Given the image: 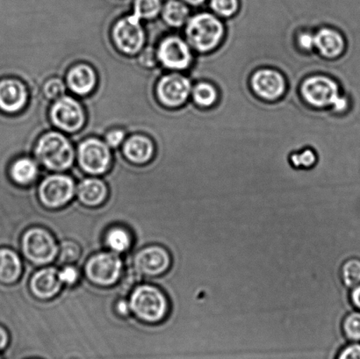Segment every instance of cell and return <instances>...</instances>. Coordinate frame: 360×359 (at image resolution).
Instances as JSON below:
<instances>
[{
    "label": "cell",
    "mask_w": 360,
    "mask_h": 359,
    "mask_svg": "<svg viewBox=\"0 0 360 359\" xmlns=\"http://www.w3.org/2000/svg\"><path fill=\"white\" fill-rule=\"evenodd\" d=\"M34 156L49 170L63 171L72 167L75 152L70 141L63 133L49 131L41 135L34 147Z\"/></svg>",
    "instance_id": "6da1fadb"
},
{
    "label": "cell",
    "mask_w": 360,
    "mask_h": 359,
    "mask_svg": "<svg viewBox=\"0 0 360 359\" xmlns=\"http://www.w3.org/2000/svg\"><path fill=\"white\" fill-rule=\"evenodd\" d=\"M130 308L137 318L150 323H160L170 313V302L160 288L143 284L134 290Z\"/></svg>",
    "instance_id": "7a4b0ae2"
},
{
    "label": "cell",
    "mask_w": 360,
    "mask_h": 359,
    "mask_svg": "<svg viewBox=\"0 0 360 359\" xmlns=\"http://www.w3.org/2000/svg\"><path fill=\"white\" fill-rule=\"evenodd\" d=\"M302 96L309 104L316 107L333 105L335 110H347L348 100L340 96L336 82L326 77H312L306 79L302 86Z\"/></svg>",
    "instance_id": "3957f363"
},
{
    "label": "cell",
    "mask_w": 360,
    "mask_h": 359,
    "mask_svg": "<svg viewBox=\"0 0 360 359\" xmlns=\"http://www.w3.org/2000/svg\"><path fill=\"white\" fill-rule=\"evenodd\" d=\"M128 266V273L139 283L143 276L158 277L167 273L171 268L172 256L163 246H148L137 252Z\"/></svg>",
    "instance_id": "277c9868"
},
{
    "label": "cell",
    "mask_w": 360,
    "mask_h": 359,
    "mask_svg": "<svg viewBox=\"0 0 360 359\" xmlns=\"http://www.w3.org/2000/svg\"><path fill=\"white\" fill-rule=\"evenodd\" d=\"M224 26L214 15L200 13L193 16L186 27V37L197 51L204 52L217 47L224 35Z\"/></svg>",
    "instance_id": "5b68a950"
},
{
    "label": "cell",
    "mask_w": 360,
    "mask_h": 359,
    "mask_svg": "<svg viewBox=\"0 0 360 359\" xmlns=\"http://www.w3.org/2000/svg\"><path fill=\"white\" fill-rule=\"evenodd\" d=\"M21 252L27 261L35 266H44L54 261L58 254V246L44 228H32L23 235Z\"/></svg>",
    "instance_id": "8992f818"
},
{
    "label": "cell",
    "mask_w": 360,
    "mask_h": 359,
    "mask_svg": "<svg viewBox=\"0 0 360 359\" xmlns=\"http://www.w3.org/2000/svg\"><path fill=\"white\" fill-rule=\"evenodd\" d=\"M111 39L115 48L122 54L135 56L142 51L146 38L140 20L131 14L116 20L112 27Z\"/></svg>",
    "instance_id": "52a82bcc"
},
{
    "label": "cell",
    "mask_w": 360,
    "mask_h": 359,
    "mask_svg": "<svg viewBox=\"0 0 360 359\" xmlns=\"http://www.w3.org/2000/svg\"><path fill=\"white\" fill-rule=\"evenodd\" d=\"M112 158L110 148L97 137H88L77 147L80 167L89 174L104 175L110 168Z\"/></svg>",
    "instance_id": "ba28073f"
},
{
    "label": "cell",
    "mask_w": 360,
    "mask_h": 359,
    "mask_svg": "<svg viewBox=\"0 0 360 359\" xmlns=\"http://www.w3.org/2000/svg\"><path fill=\"white\" fill-rule=\"evenodd\" d=\"M122 260L115 252H101L91 256L84 265L87 279L101 287L117 282L122 270Z\"/></svg>",
    "instance_id": "9c48e42d"
},
{
    "label": "cell",
    "mask_w": 360,
    "mask_h": 359,
    "mask_svg": "<svg viewBox=\"0 0 360 359\" xmlns=\"http://www.w3.org/2000/svg\"><path fill=\"white\" fill-rule=\"evenodd\" d=\"M49 118L56 128L68 133L79 132L86 122L82 104L70 96H63L56 100L49 112Z\"/></svg>",
    "instance_id": "30bf717a"
},
{
    "label": "cell",
    "mask_w": 360,
    "mask_h": 359,
    "mask_svg": "<svg viewBox=\"0 0 360 359\" xmlns=\"http://www.w3.org/2000/svg\"><path fill=\"white\" fill-rule=\"evenodd\" d=\"M75 183L66 175H51L45 178L38 188L42 204L49 209L65 206L72 199Z\"/></svg>",
    "instance_id": "8fae6325"
},
{
    "label": "cell",
    "mask_w": 360,
    "mask_h": 359,
    "mask_svg": "<svg viewBox=\"0 0 360 359\" xmlns=\"http://www.w3.org/2000/svg\"><path fill=\"white\" fill-rule=\"evenodd\" d=\"M158 100L165 107H179L188 98L191 83L186 77L172 73L160 77L156 84Z\"/></svg>",
    "instance_id": "7c38bea8"
},
{
    "label": "cell",
    "mask_w": 360,
    "mask_h": 359,
    "mask_svg": "<svg viewBox=\"0 0 360 359\" xmlns=\"http://www.w3.org/2000/svg\"><path fill=\"white\" fill-rule=\"evenodd\" d=\"M30 100V90L20 79L0 80V111L8 115L19 114Z\"/></svg>",
    "instance_id": "4fadbf2b"
},
{
    "label": "cell",
    "mask_w": 360,
    "mask_h": 359,
    "mask_svg": "<svg viewBox=\"0 0 360 359\" xmlns=\"http://www.w3.org/2000/svg\"><path fill=\"white\" fill-rule=\"evenodd\" d=\"M158 58L168 69L183 70L190 65L192 55L188 45L176 37L164 39L157 51Z\"/></svg>",
    "instance_id": "5bb4252c"
},
{
    "label": "cell",
    "mask_w": 360,
    "mask_h": 359,
    "mask_svg": "<svg viewBox=\"0 0 360 359\" xmlns=\"http://www.w3.org/2000/svg\"><path fill=\"white\" fill-rule=\"evenodd\" d=\"M66 84L72 93L83 97L93 93L98 84L96 70L88 63H76L66 74Z\"/></svg>",
    "instance_id": "9a60e30c"
},
{
    "label": "cell",
    "mask_w": 360,
    "mask_h": 359,
    "mask_svg": "<svg viewBox=\"0 0 360 359\" xmlns=\"http://www.w3.org/2000/svg\"><path fill=\"white\" fill-rule=\"evenodd\" d=\"M254 91L264 100H274L285 91V80L274 70H261L254 74L252 80Z\"/></svg>",
    "instance_id": "2e32d148"
},
{
    "label": "cell",
    "mask_w": 360,
    "mask_h": 359,
    "mask_svg": "<svg viewBox=\"0 0 360 359\" xmlns=\"http://www.w3.org/2000/svg\"><path fill=\"white\" fill-rule=\"evenodd\" d=\"M62 285L58 270L56 267H46L38 270L33 274L30 281L32 293L41 300H48L56 296L61 290Z\"/></svg>",
    "instance_id": "e0dca14e"
},
{
    "label": "cell",
    "mask_w": 360,
    "mask_h": 359,
    "mask_svg": "<svg viewBox=\"0 0 360 359\" xmlns=\"http://www.w3.org/2000/svg\"><path fill=\"white\" fill-rule=\"evenodd\" d=\"M122 153L130 163L146 164L154 157L155 144L153 139L144 133H133L123 144Z\"/></svg>",
    "instance_id": "ac0fdd59"
},
{
    "label": "cell",
    "mask_w": 360,
    "mask_h": 359,
    "mask_svg": "<svg viewBox=\"0 0 360 359\" xmlns=\"http://www.w3.org/2000/svg\"><path fill=\"white\" fill-rule=\"evenodd\" d=\"M108 188L104 181L95 178L84 179L77 188L79 202L87 207L101 205L107 198Z\"/></svg>",
    "instance_id": "d6986e66"
},
{
    "label": "cell",
    "mask_w": 360,
    "mask_h": 359,
    "mask_svg": "<svg viewBox=\"0 0 360 359\" xmlns=\"http://www.w3.org/2000/svg\"><path fill=\"white\" fill-rule=\"evenodd\" d=\"M315 46L323 56L335 58L344 52L345 41L338 32L323 28L315 35Z\"/></svg>",
    "instance_id": "ffe728a7"
},
{
    "label": "cell",
    "mask_w": 360,
    "mask_h": 359,
    "mask_svg": "<svg viewBox=\"0 0 360 359\" xmlns=\"http://www.w3.org/2000/svg\"><path fill=\"white\" fill-rule=\"evenodd\" d=\"M21 274L22 262L19 254L11 249H0V283H15Z\"/></svg>",
    "instance_id": "44dd1931"
},
{
    "label": "cell",
    "mask_w": 360,
    "mask_h": 359,
    "mask_svg": "<svg viewBox=\"0 0 360 359\" xmlns=\"http://www.w3.org/2000/svg\"><path fill=\"white\" fill-rule=\"evenodd\" d=\"M10 175L16 184L30 185L37 178V164L30 157H20L11 165Z\"/></svg>",
    "instance_id": "7402d4cb"
},
{
    "label": "cell",
    "mask_w": 360,
    "mask_h": 359,
    "mask_svg": "<svg viewBox=\"0 0 360 359\" xmlns=\"http://www.w3.org/2000/svg\"><path fill=\"white\" fill-rule=\"evenodd\" d=\"M105 244L117 254L125 253L131 247V235L124 228H111L105 235Z\"/></svg>",
    "instance_id": "603a6c76"
},
{
    "label": "cell",
    "mask_w": 360,
    "mask_h": 359,
    "mask_svg": "<svg viewBox=\"0 0 360 359\" xmlns=\"http://www.w3.org/2000/svg\"><path fill=\"white\" fill-rule=\"evenodd\" d=\"M189 9L178 0H169L163 9V19L171 27H182L188 20Z\"/></svg>",
    "instance_id": "cb8c5ba5"
},
{
    "label": "cell",
    "mask_w": 360,
    "mask_h": 359,
    "mask_svg": "<svg viewBox=\"0 0 360 359\" xmlns=\"http://www.w3.org/2000/svg\"><path fill=\"white\" fill-rule=\"evenodd\" d=\"M340 274L342 281L348 289L358 287L360 285V259H347L341 267Z\"/></svg>",
    "instance_id": "d4e9b609"
},
{
    "label": "cell",
    "mask_w": 360,
    "mask_h": 359,
    "mask_svg": "<svg viewBox=\"0 0 360 359\" xmlns=\"http://www.w3.org/2000/svg\"><path fill=\"white\" fill-rule=\"evenodd\" d=\"M161 9V0H135L132 15L137 20L154 19L160 13Z\"/></svg>",
    "instance_id": "484cf974"
},
{
    "label": "cell",
    "mask_w": 360,
    "mask_h": 359,
    "mask_svg": "<svg viewBox=\"0 0 360 359\" xmlns=\"http://www.w3.org/2000/svg\"><path fill=\"white\" fill-rule=\"evenodd\" d=\"M344 336L349 343H360V311H352L342 323Z\"/></svg>",
    "instance_id": "4316f807"
},
{
    "label": "cell",
    "mask_w": 360,
    "mask_h": 359,
    "mask_svg": "<svg viewBox=\"0 0 360 359\" xmlns=\"http://www.w3.org/2000/svg\"><path fill=\"white\" fill-rule=\"evenodd\" d=\"M193 98L200 107H210L217 100V91L211 84L200 83L194 87Z\"/></svg>",
    "instance_id": "83f0119b"
},
{
    "label": "cell",
    "mask_w": 360,
    "mask_h": 359,
    "mask_svg": "<svg viewBox=\"0 0 360 359\" xmlns=\"http://www.w3.org/2000/svg\"><path fill=\"white\" fill-rule=\"evenodd\" d=\"M61 242L60 246V256L58 259V265H65V263H77L81 251L79 244L75 242L65 240Z\"/></svg>",
    "instance_id": "f1b7e54d"
},
{
    "label": "cell",
    "mask_w": 360,
    "mask_h": 359,
    "mask_svg": "<svg viewBox=\"0 0 360 359\" xmlns=\"http://www.w3.org/2000/svg\"><path fill=\"white\" fill-rule=\"evenodd\" d=\"M212 9L219 15L231 16L238 9V0H211Z\"/></svg>",
    "instance_id": "f546056e"
},
{
    "label": "cell",
    "mask_w": 360,
    "mask_h": 359,
    "mask_svg": "<svg viewBox=\"0 0 360 359\" xmlns=\"http://www.w3.org/2000/svg\"><path fill=\"white\" fill-rule=\"evenodd\" d=\"M291 163L295 169H305L310 170L316 167V157L311 150H305L302 154H295L291 157Z\"/></svg>",
    "instance_id": "4dcf8cb0"
},
{
    "label": "cell",
    "mask_w": 360,
    "mask_h": 359,
    "mask_svg": "<svg viewBox=\"0 0 360 359\" xmlns=\"http://www.w3.org/2000/svg\"><path fill=\"white\" fill-rule=\"evenodd\" d=\"M127 132L122 128H115L109 129L105 133V143L108 144L110 149H118L120 145L125 140Z\"/></svg>",
    "instance_id": "1f68e13d"
},
{
    "label": "cell",
    "mask_w": 360,
    "mask_h": 359,
    "mask_svg": "<svg viewBox=\"0 0 360 359\" xmlns=\"http://www.w3.org/2000/svg\"><path fill=\"white\" fill-rule=\"evenodd\" d=\"M158 55L154 48L147 47L137 58L139 65L146 69H155L157 66Z\"/></svg>",
    "instance_id": "d6a6232c"
},
{
    "label": "cell",
    "mask_w": 360,
    "mask_h": 359,
    "mask_svg": "<svg viewBox=\"0 0 360 359\" xmlns=\"http://www.w3.org/2000/svg\"><path fill=\"white\" fill-rule=\"evenodd\" d=\"M334 359H360V343H348L338 351Z\"/></svg>",
    "instance_id": "836d02e7"
},
{
    "label": "cell",
    "mask_w": 360,
    "mask_h": 359,
    "mask_svg": "<svg viewBox=\"0 0 360 359\" xmlns=\"http://www.w3.org/2000/svg\"><path fill=\"white\" fill-rule=\"evenodd\" d=\"M59 279L63 284L72 287L80 279L79 270L75 266H66L59 272Z\"/></svg>",
    "instance_id": "e575fe53"
},
{
    "label": "cell",
    "mask_w": 360,
    "mask_h": 359,
    "mask_svg": "<svg viewBox=\"0 0 360 359\" xmlns=\"http://www.w3.org/2000/svg\"><path fill=\"white\" fill-rule=\"evenodd\" d=\"M300 45L306 49H311L315 47V37L309 34H303L299 38Z\"/></svg>",
    "instance_id": "d590c367"
},
{
    "label": "cell",
    "mask_w": 360,
    "mask_h": 359,
    "mask_svg": "<svg viewBox=\"0 0 360 359\" xmlns=\"http://www.w3.org/2000/svg\"><path fill=\"white\" fill-rule=\"evenodd\" d=\"M10 341L8 332L2 326H0V353L7 349L10 344Z\"/></svg>",
    "instance_id": "8d00e7d4"
},
{
    "label": "cell",
    "mask_w": 360,
    "mask_h": 359,
    "mask_svg": "<svg viewBox=\"0 0 360 359\" xmlns=\"http://www.w3.org/2000/svg\"><path fill=\"white\" fill-rule=\"evenodd\" d=\"M350 299L354 308L360 311V285H359L358 287L352 288L350 293Z\"/></svg>",
    "instance_id": "74e56055"
},
{
    "label": "cell",
    "mask_w": 360,
    "mask_h": 359,
    "mask_svg": "<svg viewBox=\"0 0 360 359\" xmlns=\"http://www.w3.org/2000/svg\"><path fill=\"white\" fill-rule=\"evenodd\" d=\"M185 1L189 3L190 5L199 6L201 5V4L206 1V0H185Z\"/></svg>",
    "instance_id": "f35d334b"
},
{
    "label": "cell",
    "mask_w": 360,
    "mask_h": 359,
    "mask_svg": "<svg viewBox=\"0 0 360 359\" xmlns=\"http://www.w3.org/2000/svg\"><path fill=\"white\" fill-rule=\"evenodd\" d=\"M28 359H41V358H28Z\"/></svg>",
    "instance_id": "ab89813d"
},
{
    "label": "cell",
    "mask_w": 360,
    "mask_h": 359,
    "mask_svg": "<svg viewBox=\"0 0 360 359\" xmlns=\"http://www.w3.org/2000/svg\"><path fill=\"white\" fill-rule=\"evenodd\" d=\"M0 359H4V358H2V356H1V355H0Z\"/></svg>",
    "instance_id": "60d3db41"
}]
</instances>
